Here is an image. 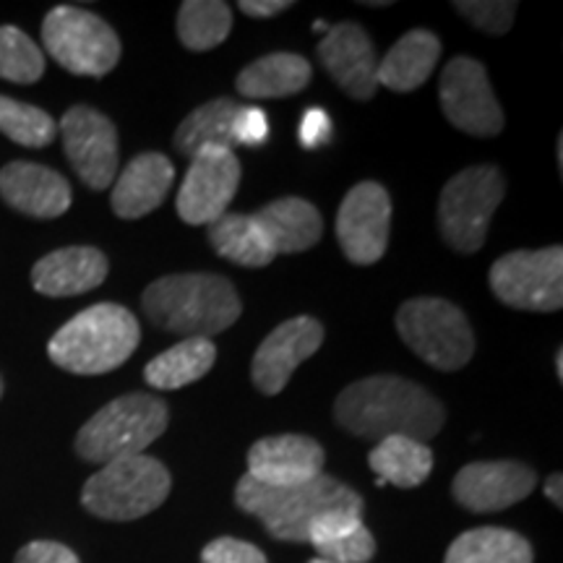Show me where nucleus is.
I'll use <instances>...</instances> for the list:
<instances>
[{"mask_svg": "<svg viewBox=\"0 0 563 563\" xmlns=\"http://www.w3.org/2000/svg\"><path fill=\"white\" fill-rule=\"evenodd\" d=\"M334 418L357 439L384 441L389 435L428 443L446 420L443 405L402 376H368L344 386L334 402Z\"/></svg>", "mask_w": 563, "mask_h": 563, "instance_id": "nucleus-1", "label": "nucleus"}, {"mask_svg": "<svg viewBox=\"0 0 563 563\" xmlns=\"http://www.w3.org/2000/svg\"><path fill=\"white\" fill-rule=\"evenodd\" d=\"M141 308L154 327L186 340H211L241 319L243 302L220 274H170L152 282Z\"/></svg>", "mask_w": 563, "mask_h": 563, "instance_id": "nucleus-2", "label": "nucleus"}, {"mask_svg": "<svg viewBox=\"0 0 563 563\" xmlns=\"http://www.w3.org/2000/svg\"><path fill=\"white\" fill-rule=\"evenodd\" d=\"M235 504L256 517L272 538L285 543H308V527L321 514L344 509L363 514V496L332 475H319L311 483L272 488L243 475L235 485Z\"/></svg>", "mask_w": 563, "mask_h": 563, "instance_id": "nucleus-3", "label": "nucleus"}, {"mask_svg": "<svg viewBox=\"0 0 563 563\" xmlns=\"http://www.w3.org/2000/svg\"><path fill=\"white\" fill-rule=\"evenodd\" d=\"M141 342V327L129 308L97 302L63 323L47 344L58 368L76 376H102L129 361Z\"/></svg>", "mask_w": 563, "mask_h": 563, "instance_id": "nucleus-4", "label": "nucleus"}, {"mask_svg": "<svg viewBox=\"0 0 563 563\" xmlns=\"http://www.w3.org/2000/svg\"><path fill=\"white\" fill-rule=\"evenodd\" d=\"M170 410L154 394L133 391L112 399L76 435V454L91 464H108L123 456L144 454L165 433Z\"/></svg>", "mask_w": 563, "mask_h": 563, "instance_id": "nucleus-5", "label": "nucleus"}, {"mask_svg": "<svg viewBox=\"0 0 563 563\" xmlns=\"http://www.w3.org/2000/svg\"><path fill=\"white\" fill-rule=\"evenodd\" d=\"M173 488L170 470L159 460L146 454L123 456V460L102 464L84 483V509L110 522H131L157 511L167 501Z\"/></svg>", "mask_w": 563, "mask_h": 563, "instance_id": "nucleus-6", "label": "nucleus"}, {"mask_svg": "<svg viewBox=\"0 0 563 563\" xmlns=\"http://www.w3.org/2000/svg\"><path fill=\"white\" fill-rule=\"evenodd\" d=\"M504 196V175L493 165L467 167L449 178L439 199V230L449 249L456 253L481 251Z\"/></svg>", "mask_w": 563, "mask_h": 563, "instance_id": "nucleus-7", "label": "nucleus"}, {"mask_svg": "<svg viewBox=\"0 0 563 563\" xmlns=\"http://www.w3.org/2000/svg\"><path fill=\"white\" fill-rule=\"evenodd\" d=\"M397 332L415 355L439 371H460L475 355L470 319L443 298H412L397 311Z\"/></svg>", "mask_w": 563, "mask_h": 563, "instance_id": "nucleus-8", "label": "nucleus"}, {"mask_svg": "<svg viewBox=\"0 0 563 563\" xmlns=\"http://www.w3.org/2000/svg\"><path fill=\"white\" fill-rule=\"evenodd\" d=\"M42 42L55 63L76 76L110 74L121 60V40L97 13L58 5L42 21Z\"/></svg>", "mask_w": 563, "mask_h": 563, "instance_id": "nucleus-9", "label": "nucleus"}, {"mask_svg": "<svg viewBox=\"0 0 563 563\" xmlns=\"http://www.w3.org/2000/svg\"><path fill=\"white\" fill-rule=\"evenodd\" d=\"M490 290L517 311L553 313L563 306V249L511 251L488 272Z\"/></svg>", "mask_w": 563, "mask_h": 563, "instance_id": "nucleus-10", "label": "nucleus"}, {"mask_svg": "<svg viewBox=\"0 0 563 563\" xmlns=\"http://www.w3.org/2000/svg\"><path fill=\"white\" fill-rule=\"evenodd\" d=\"M441 110L446 121L470 136L490 139L504 131V110L493 95L488 70L481 60L452 58L446 63L439 84Z\"/></svg>", "mask_w": 563, "mask_h": 563, "instance_id": "nucleus-11", "label": "nucleus"}, {"mask_svg": "<svg viewBox=\"0 0 563 563\" xmlns=\"http://www.w3.org/2000/svg\"><path fill=\"white\" fill-rule=\"evenodd\" d=\"M391 230L389 191L376 180L350 188L336 211V241L344 256L357 266L382 262Z\"/></svg>", "mask_w": 563, "mask_h": 563, "instance_id": "nucleus-12", "label": "nucleus"}, {"mask_svg": "<svg viewBox=\"0 0 563 563\" xmlns=\"http://www.w3.org/2000/svg\"><path fill=\"white\" fill-rule=\"evenodd\" d=\"M241 159L232 150L209 146L191 159L178 188L175 209L186 224H211L228 214L230 201L241 186Z\"/></svg>", "mask_w": 563, "mask_h": 563, "instance_id": "nucleus-13", "label": "nucleus"}, {"mask_svg": "<svg viewBox=\"0 0 563 563\" xmlns=\"http://www.w3.org/2000/svg\"><path fill=\"white\" fill-rule=\"evenodd\" d=\"M63 150L91 191H104L118 173V131L100 110L76 104L60 118Z\"/></svg>", "mask_w": 563, "mask_h": 563, "instance_id": "nucleus-14", "label": "nucleus"}, {"mask_svg": "<svg viewBox=\"0 0 563 563\" xmlns=\"http://www.w3.org/2000/svg\"><path fill=\"white\" fill-rule=\"evenodd\" d=\"M323 344V323L313 316H295L279 323L266 340L258 344L251 363V376L256 389L274 397L290 384V376L302 361L316 355Z\"/></svg>", "mask_w": 563, "mask_h": 563, "instance_id": "nucleus-15", "label": "nucleus"}, {"mask_svg": "<svg viewBox=\"0 0 563 563\" xmlns=\"http://www.w3.org/2000/svg\"><path fill=\"white\" fill-rule=\"evenodd\" d=\"M538 475L522 462H473L454 477V498L467 511L490 514L525 501Z\"/></svg>", "mask_w": 563, "mask_h": 563, "instance_id": "nucleus-16", "label": "nucleus"}, {"mask_svg": "<svg viewBox=\"0 0 563 563\" xmlns=\"http://www.w3.org/2000/svg\"><path fill=\"white\" fill-rule=\"evenodd\" d=\"M316 53H319L321 66L327 68V74L332 76L344 95L361 102L373 100L378 89V58L368 32L361 24L344 21V24L329 26Z\"/></svg>", "mask_w": 563, "mask_h": 563, "instance_id": "nucleus-17", "label": "nucleus"}, {"mask_svg": "<svg viewBox=\"0 0 563 563\" xmlns=\"http://www.w3.org/2000/svg\"><path fill=\"white\" fill-rule=\"evenodd\" d=\"M323 464H327V452L319 441L311 435L282 433L253 443L245 475L272 488H290L323 475Z\"/></svg>", "mask_w": 563, "mask_h": 563, "instance_id": "nucleus-18", "label": "nucleus"}, {"mask_svg": "<svg viewBox=\"0 0 563 563\" xmlns=\"http://www.w3.org/2000/svg\"><path fill=\"white\" fill-rule=\"evenodd\" d=\"M0 196L34 220H55L70 209V186L60 173L34 162H9L0 170Z\"/></svg>", "mask_w": 563, "mask_h": 563, "instance_id": "nucleus-19", "label": "nucleus"}, {"mask_svg": "<svg viewBox=\"0 0 563 563\" xmlns=\"http://www.w3.org/2000/svg\"><path fill=\"white\" fill-rule=\"evenodd\" d=\"M108 256L91 245H70L42 256L32 269L34 290L47 298H74L95 287L108 277Z\"/></svg>", "mask_w": 563, "mask_h": 563, "instance_id": "nucleus-20", "label": "nucleus"}, {"mask_svg": "<svg viewBox=\"0 0 563 563\" xmlns=\"http://www.w3.org/2000/svg\"><path fill=\"white\" fill-rule=\"evenodd\" d=\"M173 183V162L159 152H144L133 157L115 178L110 207L121 220H141L165 201Z\"/></svg>", "mask_w": 563, "mask_h": 563, "instance_id": "nucleus-21", "label": "nucleus"}, {"mask_svg": "<svg viewBox=\"0 0 563 563\" xmlns=\"http://www.w3.org/2000/svg\"><path fill=\"white\" fill-rule=\"evenodd\" d=\"M253 220L262 228L266 243L277 256L313 249L323 235L321 211L298 196H285V199L266 203L262 211L253 214Z\"/></svg>", "mask_w": 563, "mask_h": 563, "instance_id": "nucleus-22", "label": "nucleus"}, {"mask_svg": "<svg viewBox=\"0 0 563 563\" xmlns=\"http://www.w3.org/2000/svg\"><path fill=\"white\" fill-rule=\"evenodd\" d=\"M308 543L316 548L319 559L332 563H368L376 555V540L361 514L344 509L316 517L308 527Z\"/></svg>", "mask_w": 563, "mask_h": 563, "instance_id": "nucleus-23", "label": "nucleus"}, {"mask_svg": "<svg viewBox=\"0 0 563 563\" xmlns=\"http://www.w3.org/2000/svg\"><path fill=\"white\" fill-rule=\"evenodd\" d=\"M441 58V40L428 30L407 32L389 53L378 60L376 84L391 91H412L428 81Z\"/></svg>", "mask_w": 563, "mask_h": 563, "instance_id": "nucleus-24", "label": "nucleus"}, {"mask_svg": "<svg viewBox=\"0 0 563 563\" xmlns=\"http://www.w3.org/2000/svg\"><path fill=\"white\" fill-rule=\"evenodd\" d=\"M313 68L298 53H272L253 60L238 74L235 87L251 100H277L292 97L311 84Z\"/></svg>", "mask_w": 563, "mask_h": 563, "instance_id": "nucleus-25", "label": "nucleus"}, {"mask_svg": "<svg viewBox=\"0 0 563 563\" xmlns=\"http://www.w3.org/2000/svg\"><path fill=\"white\" fill-rule=\"evenodd\" d=\"M368 464L384 485L418 488L431 475L433 452L422 441L407 439V435H389L376 443V449L368 454Z\"/></svg>", "mask_w": 563, "mask_h": 563, "instance_id": "nucleus-26", "label": "nucleus"}, {"mask_svg": "<svg viewBox=\"0 0 563 563\" xmlns=\"http://www.w3.org/2000/svg\"><path fill=\"white\" fill-rule=\"evenodd\" d=\"M217 363V347L211 340H183L170 350L159 352L154 361L146 363L144 378L154 389L173 391L196 384L207 376Z\"/></svg>", "mask_w": 563, "mask_h": 563, "instance_id": "nucleus-27", "label": "nucleus"}, {"mask_svg": "<svg viewBox=\"0 0 563 563\" xmlns=\"http://www.w3.org/2000/svg\"><path fill=\"white\" fill-rule=\"evenodd\" d=\"M241 104L230 97L211 100L201 108H196L175 131L173 144L183 157H196L201 150L209 146H220V150H232L235 139H232V123H235Z\"/></svg>", "mask_w": 563, "mask_h": 563, "instance_id": "nucleus-28", "label": "nucleus"}, {"mask_svg": "<svg viewBox=\"0 0 563 563\" xmlns=\"http://www.w3.org/2000/svg\"><path fill=\"white\" fill-rule=\"evenodd\" d=\"M209 243L222 258L249 269H262L277 258L253 214H222L209 224Z\"/></svg>", "mask_w": 563, "mask_h": 563, "instance_id": "nucleus-29", "label": "nucleus"}, {"mask_svg": "<svg viewBox=\"0 0 563 563\" xmlns=\"http://www.w3.org/2000/svg\"><path fill=\"white\" fill-rule=\"evenodd\" d=\"M534 553L519 532L504 527H475L449 545L443 563H532Z\"/></svg>", "mask_w": 563, "mask_h": 563, "instance_id": "nucleus-30", "label": "nucleus"}, {"mask_svg": "<svg viewBox=\"0 0 563 563\" xmlns=\"http://www.w3.org/2000/svg\"><path fill=\"white\" fill-rule=\"evenodd\" d=\"M232 11L222 0H186L178 11V37L183 47L207 53L230 37Z\"/></svg>", "mask_w": 563, "mask_h": 563, "instance_id": "nucleus-31", "label": "nucleus"}, {"mask_svg": "<svg viewBox=\"0 0 563 563\" xmlns=\"http://www.w3.org/2000/svg\"><path fill=\"white\" fill-rule=\"evenodd\" d=\"M0 133H5V136L21 146L42 150V146L53 144L58 125H55L53 115L34 108V104L0 97Z\"/></svg>", "mask_w": 563, "mask_h": 563, "instance_id": "nucleus-32", "label": "nucleus"}, {"mask_svg": "<svg viewBox=\"0 0 563 563\" xmlns=\"http://www.w3.org/2000/svg\"><path fill=\"white\" fill-rule=\"evenodd\" d=\"M45 74V53L19 26H0V79L34 84Z\"/></svg>", "mask_w": 563, "mask_h": 563, "instance_id": "nucleus-33", "label": "nucleus"}, {"mask_svg": "<svg viewBox=\"0 0 563 563\" xmlns=\"http://www.w3.org/2000/svg\"><path fill=\"white\" fill-rule=\"evenodd\" d=\"M454 9L462 13L470 24L493 37H501L511 30L517 16V3L509 0H456Z\"/></svg>", "mask_w": 563, "mask_h": 563, "instance_id": "nucleus-34", "label": "nucleus"}, {"mask_svg": "<svg viewBox=\"0 0 563 563\" xmlns=\"http://www.w3.org/2000/svg\"><path fill=\"white\" fill-rule=\"evenodd\" d=\"M201 563H266V555L245 540L217 538L203 548Z\"/></svg>", "mask_w": 563, "mask_h": 563, "instance_id": "nucleus-35", "label": "nucleus"}, {"mask_svg": "<svg viewBox=\"0 0 563 563\" xmlns=\"http://www.w3.org/2000/svg\"><path fill=\"white\" fill-rule=\"evenodd\" d=\"M269 136V121L262 108H241L232 123V139L235 144L243 146H258Z\"/></svg>", "mask_w": 563, "mask_h": 563, "instance_id": "nucleus-36", "label": "nucleus"}, {"mask_svg": "<svg viewBox=\"0 0 563 563\" xmlns=\"http://www.w3.org/2000/svg\"><path fill=\"white\" fill-rule=\"evenodd\" d=\"M16 563H81L70 548L55 540H34L16 553Z\"/></svg>", "mask_w": 563, "mask_h": 563, "instance_id": "nucleus-37", "label": "nucleus"}, {"mask_svg": "<svg viewBox=\"0 0 563 563\" xmlns=\"http://www.w3.org/2000/svg\"><path fill=\"white\" fill-rule=\"evenodd\" d=\"M329 136H332V121H329L327 110L311 108L302 112V121L298 129L300 146H306V150H319L321 144H327Z\"/></svg>", "mask_w": 563, "mask_h": 563, "instance_id": "nucleus-38", "label": "nucleus"}, {"mask_svg": "<svg viewBox=\"0 0 563 563\" xmlns=\"http://www.w3.org/2000/svg\"><path fill=\"white\" fill-rule=\"evenodd\" d=\"M292 9L290 0H241V11L251 19H272Z\"/></svg>", "mask_w": 563, "mask_h": 563, "instance_id": "nucleus-39", "label": "nucleus"}, {"mask_svg": "<svg viewBox=\"0 0 563 563\" xmlns=\"http://www.w3.org/2000/svg\"><path fill=\"white\" fill-rule=\"evenodd\" d=\"M561 483H563V477H561V473H555V475H551L545 481V496H548V501H553L555 506H563V496H561Z\"/></svg>", "mask_w": 563, "mask_h": 563, "instance_id": "nucleus-40", "label": "nucleus"}, {"mask_svg": "<svg viewBox=\"0 0 563 563\" xmlns=\"http://www.w3.org/2000/svg\"><path fill=\"white\" fill-rule=\"evenodd\" d=\"M555 376L563 378V350L555 352Z\"/></svg>", "mask_w": 563, "mask_h": 563, "instance_id": "nucleus-41", "label": "nucleus"}, {"mask_svg": "<svg viewBox=\"0 0 563 563\" xmlns=\"http://www.w3.org/2000/svg\"><path fill=\"white\" fill-rule=\"evenodd\" d=\"M313 30H329V24H327V21H316V24H313Z\"/></svg>", "mask_w": 563, "mask_h": 563, "instance_id": "nucleus-42", "label": "nucleus"}, {"mask_svg": "<svg viewBox=\"0 0 563 563\" xmlns=\"http://www.w3.org/2000/svg\"><path fill=\"white\" fill-rule=\"evenodd\" d=\"M308 563H332V561H323V559H311Z\"/></svg>", "mask_w": 563, "mask_h": 563, "instance_id": "nucleus-43", "label": "nucleus"}, {"mask_svg": "<svg viewBox=\"0 0 563 563\" xmlns=\"http://www.w3.org/2000/svg\"><path fill=\"white\" fill-rule=\"evenodd\" d=\"M0 397H3V378H0Z\"/></svg>", "mask_w": 563, "mask_h": 563, "instance_id": "nucleus-44", "label": "nucleus"}]
</instances>
